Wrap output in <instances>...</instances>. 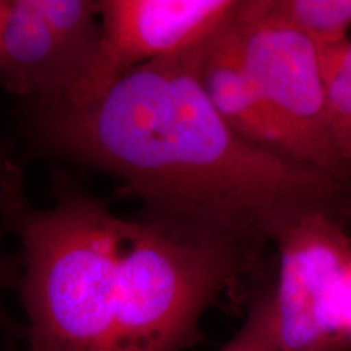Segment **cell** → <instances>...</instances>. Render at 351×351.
<instances>
[{
  "mask_svg": "<svg viewBox=\"0 0 351 351\" xmlns=\"http://www.w3.org/2000/svg\"><path fill=\"white\" fill-rule=\"evenodd\" d=\"M202 44V43H200ZM52 152L111 176L138 219L168 238L252 265L307 215L348 221L351 182L241 137L197 75V46L127 72L83 106L33 108Z\"/></svg>",
  "mask_w": 351,
  "mask_h": 351,
  "instance_id": "6da1fadb",
  "label": "cell"
},
{
  "mask_svg": "<svg viewBox=\"0 0 351 351\" xmlns=\"http://www.w3.org/2000/svg\"><path fill=\"white\" fill-rule=\"evenodd\" d=\"M0 217L21 244L32 351H181L243 275L234 257L117 217L91 195L34 208L16 171Z\"/></svg>",
  "mask_w": 351,
  "mask_h": 351,
  "instance_id": "7a4b0ae2",
  "label": "cell"
},
{
  "mask_svg": "<svg viewBox=\"0 0 351 351\" xmlns=\"http://www.w3.org/2000/svg\"><path fill=\"white\" fill-rule=\"evenodd\" d=\"M231 26L289 156L351 182L333 145L319 47L283 15L278 0H239Z\"/></svg>",
  "mask_w": 351,
  "mask_h": 351,
  "instance_id": "3957f363",
  "label": "cell"
},
{
  "mask_svg": "<svg viewBox=\"0 0 351 351\" xmlns=\"http://www.w3.org/2000/svg\"><path fill=\"white\" fill-rule=\"evenodd\" d=\"M101 44L99 2L8 0L0 29V83L33 108L72 101Z\"/></svg>",
  "mask_w": 351,
  "mask_h": 351,
  "instance_id": "277c9868",
  "label": "cell"
},
{
  "mask_svg": "<svg viewBox=\"0 0 351 351\" xmlns=\"http://www.w3.org/2000/svg\"><path fill=\"white\" fill-rule=\"evenodd\" d=\"M238 5L239 0H103L98 56L64 106L91 103L130 70L199 46Z\"/></svg>",
  "mask_w": 351,
  "mask_h": 351,
  "instance_id": "5b68a950",
  "label": "cell"
},
{
  "mask_svg": "<svg viewBox=\"0 0 351 351\" xmlns=\"http://www.w3.org/2000/svg\"><path fill=\"white\" fill-rule=\"evenodd\" d=\"M275 245L280 351H330L333 293L351 261L348 221L326 212L307 215Z\"/></svg>",
  "mask_w": 351,
  "mask_h": 351,
  "instance_id": "8992f818",
  "label": "cell"
},
{
  "mask_svg": "<svg viewBox=\"0 0 351 351\" xmlns=\"http://www.w3.org/2000/svg\"><path fill=\"white\" fill-rule=\"evenodd\" d=\"M231 20L197 46V75L202 90L236 134L257 147L291 158L282 130L243 62Z\"/></svg>",
  "mask_w": 351,
  "mask_h": 351,
  "instance_id": "52a82bcc",
  "label": "cell"
},
{
  "mask_svg": "<svg viewBox=\"0 0 351 351\" xmlns=\"http://www.w3.org/2000/svg\"><path fill=\"white\" fill-rule=\"evenodd\" d=\"M319 52L333 145L351 179V39Z\"/></svg>",
  "mask_w": 351,
  "mask_h": 351,
  "instance_id": "ba28073f",
  "label": "cell"
},
{
  "mask_svg": "<svg viewBox=\"0 0 351 351\" xmlns=\"http://www.w3.org/2000/svg\"><path fill=\"white\" fill-rule=\"evenodd\" d=\"M278 7L319 49L350 41L351 0H278Z\"/></svg>",
  "mask_w": 351,
  "mask_h": 351,
  "instance_id": "9c48e42d",
  "label": "cell"
},
{
  "mask_svg": "<svg viewBox=\"0 0 351 351\" xmlns=\"http://www.w3.org/2000/svg\"><path fill=\"white\" fill-rule=\"evenodd\" d=\"M219 351H280V326L274 285L261 287L236 335Z\"/></svg>",
  "mask_w": 351,
  "mask_h": 351,
  "instance_id": "30bf717a",
  "label": "cell"
},
{
  "mask_svg": "<svg viewBox=\"0 0 351 351\" xmlns=\"http://www.w3.org/2000/svg\"><path fill=\"white\" fill-rule=\"evenodd\" d=\"M330 328V351H351V261L345 267L333 293Z\"/></svg>",
  "mask_w": 351,
  "mask_h": 351,
  "instance_id": "8fae6325",
  "label": "cell"
},
{
  "mask_svg": "<svg viewBox=\"0 0 351 351\" xmlns=\"http://www.w3.org/2000/svg\"><path fill=\"white\" fill-rule=\"evenodd\" d=\"M12 171H13V166L10 163H7V161L0 156V202H2L3 191H5V186L8 182V178H10ZM7 271H8V267H7L5 256H3L2 249H0V291H2L3 285L7 282Z\"/></svg>",
  "mask_w": 351,
  "mask_h": 351,
  "instance_id": "7c38bea8",
  "label": "cell"
},
{
  "mask_svg": "<svg viewBox=\"0 0 351 351\" xmlns=\"http://www.w3.org/2000/svg\"><path fill=\"white\" fill-rule=\"evenodd\" d=\"M7 7H8V0H0V29H2L3 19H5Z\"/></svg>",
  "mask_w": 351,
  "mask_h": 351,
  "instance_id": "4fadbf2b",
  "label": "cell"
},
{
  "mask_svg": "<svg viewBox=\"0 0 351 351\" xmlns=\"http://www.w3.org/2000/svg\"><path fill=\"white\" fill-rule=\"evenodd\" d=\"M348 226H350V230H351V218L348 219Z\"/></svg>",
  "mask_w": 351,
  "mask_h": 351,
  "instance_id": "5bb4252c",
  "label": "cell"
}]
</instances>
